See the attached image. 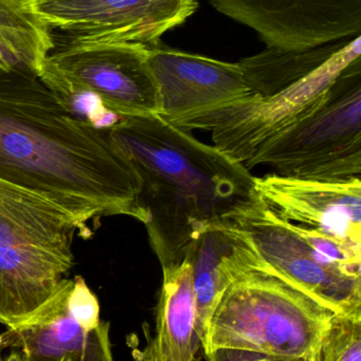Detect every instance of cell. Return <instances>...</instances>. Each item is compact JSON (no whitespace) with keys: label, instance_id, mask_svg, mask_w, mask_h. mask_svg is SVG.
<instances>
[{"label":"cell","instance_id":"cell-18","mask_svg":"<svg viewBox=\"0 0 361 361\" xmlns=\"http://www.w3.org/2000/svg\"><path fill=\"white\" fill-rule=\"evenodd\" d=\"M47 88L52 93L57 103L70 116L93 129L110 130L122 118V116L108 109L102 99L90 91L70 88L63 85H51Z\"/></svg>","mask_w":361,"mask_h":361},{"label":"cell","instance_id":"cell-1","mask_svg":"<svg viewBox=\"0 0 361 361\" xmlns=\"http://www.w3.org/2000/svg\"><path fill=\"white\" fill-rule=\"evenodd\" d=\"M0 180L89 221L127 216L146 224L135 169L107 131L70 116L57 103L0 99Z\"/></svg>","mask_w":361,"mask_h":361},{"label":"cell","instance_id":"cell-15","mask_svg":"<svg viewBox=\"0 0 361 361\" xmlns=\"http://www.w3.org/2000/svg\"><path fill=\"white\" fill-rule=\"evenodd\" d=\"M162 273L155 334L148 337L143 349L134 350V361H201L203 350L196 330L190 263L184 258L162 267Z\"/></svg>","mask_w":361,"mask_h":361},{"label":"cell","instance_id":"cell-6","mask_svg":"<svg viewBox=\"0 0 361 361\" xmlns=\"http://www.w3.org/2000/svg\"><path fill=\"white\" fill-rule=\"evenodd\" d=\"M358 56L360 36L348 40L317 71L276 94L193 116L173 126L210 131L214 147L245 166L263 144L313 111L341 70Z\"/></svg>","mask_w":361,"mask_h":361},{"label":"cell","instance_id":"cell-12","mask_svg":"<svg viewBox=\"0 0 361 361\" xmlns=\"http://www.w3.org/2000/svg\"><path fill=\"white\" fill-rule=\"evenodd\" d=\"M265 205L284 220L322 233L361 254V179L312 180L254 177Z\"/></svg>","mask_w":361,"mask_h":361},{"label":"cell","instance_id":"cell-5","mask_svg":"<svg viewBox=\"0 0 361 361\" xmlns=\"http://www.w3.org/2000/svg\"><path fill=\"white\" fill-rule=\"evenodd\" d=\"M276 175L341 180L361 173V56L348 63L317 107L263 144L246 169Z\"/></svg>","mask_w":361,"mask_h":361},{"label":"cell","instance_id":"cell-9","mask_svg":"<svg viewBox=\"0 0 361 361\" xmlns=\"http://www.w3.org/2000/svg\"><path fill=\"white\" fill-rule=\"evenodd\" d=\"M32 11L70 42H158L184 25L197 0H28Z\"/></svg>","mask_w":361,"mask_h":361},{"label":"cell","instance_id":"cell-23","mask_svg":"<svg viewBox=\"0 0 361 361\" xmlns=\"http://www.w3.org/2000/svg\"><path fill=\"white\" fill-rule=\"evenodd\" d=\"M0 361H25L20 352L11 350V353L6 356L0 355Z\"/></svg>","mask_w":361,"mask_h":361},{"label":"cell","instance_id":"cell-3","mask_svg":"<svg viewBox=\"0 0 361 361\" xmlns=\"http://www.w3.org/2000/svg\"><path fill=\"white\" fill-rule=\"evenodd\" d=\"M336 314L271 271L258 248L214 309L207 347L315 360Z\"/></svg>","mask_w":361,"mask_h":361},{"label":"cell","instance_id":"cell-7","mask_svg":"<svg viewBox=\"0 0 361 361\" xmlns=\"http://www.w3.org/2000/svg\"><path fill=\"white\" fill-rule=\"evenodd\" d=\"M38 78L46 87L90 91L122 118L158 116L160 110L146 44L69 42L49 53Z\"/></svg>","mask_w":361,"mask_h":361},{"label":"cell","instance_id":"cell-21","mask_svg":"<svg viewBox=\"0 0 361 361\" xmlns=\"http://www.w3.org/2000/svg\"><path fill=\"white\" fill-rule=\"evenodd\" d=\"M66 301L70 315L81 328L88 332L99 328L102 322L99 300L82 276L70 279Z\"/></svg>","mask_w":361,"mask_h":361},{"label":"cell","instance_id":"cell-8","mask_svg":"<svg viewBox=\"0 0 361 361\" xmlns=\"http://www.w3.org/2000/svg\"><path fill=\"white\" fill-rule=\"evenodd\" d=\"M267 267L335 314L361 311V276L326 258L256 195L232 216Z\"/></svg>","mask_w":361,"mask_h":361},{"label":"cell","instance_id":"cell-2","mask_svg":"<svg viewBox=\"0 0 361 361\" xmlns=\"http://www.w3.org/2000/svg\"><path fill=\"white\" fill-rule=\"evenodd\" d=\"M107 133L139 177L144 225L161 267L182 262L203 231L256 197L249 169L159 116L122 118Z\"/></svg>","mask_w":361,"mask_h":361},{"label":"cell","instance_id":"cell-16","mask_svg":"<svg viewBox=\"0 0 361 361\" xmlns=\"http://www.w3.org/2000/svg\"><path fill=\"white\" fill-rule=\"evenodd\" d=\"M349 39L305 50L267 47L239 61L250 91L258 99L271 97L307 78L336 56Z\"/></svg>","mask_w":361,"mask_h":361},{"label":"cell","instance_id":"cell-24","mask_svg":"<svg viewBox=\"0 0 361 361\" xmlns=\"http://www.w3.org/2000/svg\"><path fill=\"white\" fill-rule=\"evenodd\" d=\"M313 361H319V360H318V358H317V360H313Z\"/></svg>","mask_w":361,"mask_h":361},{"label":"cell","instance_id":"cell-22","mask_svg":"<svg viewBox=\"0 0 361 361\" xmlns=\"http://www.w3.org/2000/svg\"><path fill=\"white\" fill-rule=\"evenodd\" d=\"M203 355L207 358V361H313L273 355L239 348H214L206 352Z\"/></svg>","mask_w":361,"mask_h":361},{"label":"cell","instance_id":"cell-10","mask_svg":"<svg viewBox=\"0 0 361 361\" xmlns=\"http://www.w3.org/2000/svg\"><path fill=\"white\" fill-rule=\"evenodd\" d=\"M271 48L305 50L361 33V0H210Z\"/></svg>","mask_w":361,"mask_h":361},{"label":"cell","instance_id":"cell-4","mask_svg":"<svg viewBox=\"0 0 361 361\" xmlns=\"http://www.w3.org/2000/svg\"><path fill=\"white\" fill-rule=\"evenodd\" d=\"M82 225L48 200L0 180V324L15 326L44 307L73 267Z\"/></svg>","mask_w":361,"mask_h":361},{"label":"cell","instance_id":"cell-25","mask_svg":"<svg viewBox=\"0 0 361 361\" xmlns=\"http://www.w3.org/2000/svg\"><path fill=\"white\" fill-rule=\"evenodd\" d=\"M66 361H67V360H66Z\"/></svg>","mask_w":361,"mask_h":361},{"label":"cell","instance_id":"cell-20","mask_svg":"<svg viewBox=\"0 0 361 361\" xmlns=\"http://www.w3.org/2000/svg\"><path fill=\"white\" fill-rule=\"evenodd\" d=\"M318 360L361 361V311L332 318Z\"/></svg>","mask_w":361,"mask_h":361},{"label":"cell","instance_id":"cell-14","mask_svg":"<svg viewBox=\"0 0 361 361\" xmlns=\"http://www.w3.org/2000/svg\"><path fill=\"white\" fill-rule=\"evenodd\" d=\"M254 247L249 233L231 218L211 225L187 250L184 258L192 269L196 330L203 351L214 309Z\"/></svg>","mask_w":361,"mask_h":361},{"label":"cell","instance_id":"cell-11","mask_svg":"<svg viewBox=\"0 0 361 361\" xmlns=\"http://www.w3.org/2000/svg\"><path fill=\"white\" fill-rule=\"evenodd\" d=\"M158 89V116L170 124L258 99L239 63H227L161 44H146Z\"/></svg>","mask_w":361,"mask_h":361},{"label":"cell","instance_id":"cell-19","mask_svg":"<svg viewBox=\"0 0 361 361\" xmlns=\"http://www.w3.org/2000/svg\"><path fill=\"white\" fill-rule=\"evenodd\" d=\"M0 99L54 103L52 93L38 76L0 47Z\"/></svg>","mask_w":361,"mask_h":361},{"label":"cell","instance_id":"cell-13","mask_svg":"<svg viewBox=\"0 0 361 361\" xmlns=\"http://www.w3.org/2000/svg\"><path fill=\"white\" fill-rule=\"evenodd\" d=\"M69 281L28 319L0 333V352L16 350L25 361H114L110 322L88 332L70 315Z\"/></svg>","mask_w":361,"mask_h":361},{"label":"cell","instance_id":"cell-17","mask_svg":"<svg viewBox=\"0 0 361 361\" xmlns=\"http://www.w3.org/2000/svg\"><path fill=\"white\" fill-rule=\"evenodd\" d=\"M0 47L38 76L54 42L28 0H0Z\"/></svg>","mask_w":361,"mask_h":361}]
</instances>
